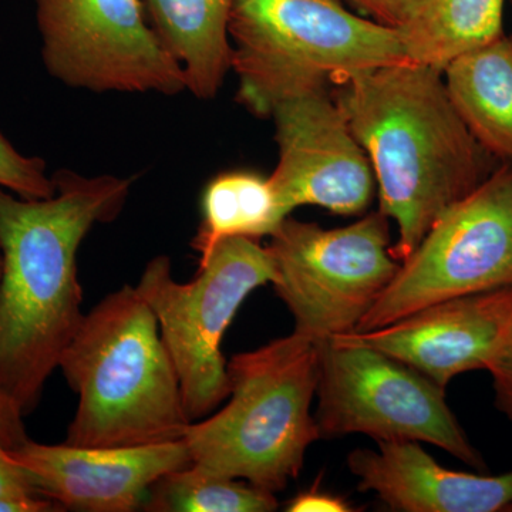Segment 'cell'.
Masks as SVG:
<instances>
[{"mask_svg": "<svg viewBox=\"0 0 512 512\" xmlns=\"http://www.w3.org/2000/svg\"><path fill=\"white\" fill-rule=\"evenodd\" d=\"M55 194L26 200L0 187V392L23 416L84 318L77 252L96 224L119 217L131 178L52 175Z\"/></svg>", "mask_w": 512, "mask_h": 512, "instance_id": "1", "label": "cell"}, {"mask_svg": "<svg viewBox=\"0 0 512 512\" xmlns=\"http://www.w3.org/2000/svg\"><path fill=\"white\" fill-rule=\"evenodd\" d=\"M372 165L380 211L396 222L392 255L406 261L431 225L491 171L448 96L443 72L387 64L355 74L335 94Z\"/></svg>", "mask_w": 512, "mask_h": 512, "instance_id": "2", "label": "cell"}, {"mask_svg": "<svg viewBox=\"0 0 512 512\" xmlns=\"http://www.w3.org/2000/svg\"><path fill=\"white\" fill-rule=\"evenodd\" d=\"M79 396L64 443L134 447L183 439L192 421L154 312L136 286L109 293L60 357Z\"/></svg>", "mask_w": 512, "mask_h": 512, "instance_id": "3", "label": "cell"}, {"mask_svg": "<svg viewBox=\"0 0 512 512\" xmlns=\"http://www.w3.org/2000/svg\"><path fill=\"white\" fill-rule=\"evenodd\" d=\"M318 343L293 332L228 362L229 402L184 433L194 466L276 494L296 480L319 440L311 414Z\"/></svg>", "mask_w": 512, "mask_h": 512, "instance_id": "4", "label": "cell"}, {"mask_svg": "<svg viewBox=\"0 0 512 512\" xmlns=\"http://www.w3.org/2000/svg\"><path fill=\"white\" fill-rule=\"evenodd\" d=\"M228 37L238 101L262 119L292 97L406 62L396 29L342 0H234Z\"/></svg>", "mask_w": 512, "mask_h": 512, "instance_id": "5", "label": "cell"}, {"mask_svg": "<svg viewBox=\"0 0 512 512\" xmlns=\"http://www.w3.org/2000/svg\"><path fill=\"white\" fill-rule=\"evenodd\" d=\"M272 279L268 248L249 238L218 242L187 284L175 281L170 256L158 255L144 268L136 289L156 316L191 421L210 416L229 397L222 338L245 299Z\"/></svg>", "mask_w": 512, "mask_h": 512, "instance_id": "6", "label": "cell"}, {"mask_svg": "<svg viewBox=\"0 0 512 512\" xmlns=\"http://www.w3.org/2000/svg\"><path fill=\"white\" fill-rule=\"evenodd\" d=\"M320 439L362 433L443 448L476 470L484 458L451 412L446 389L394 357L340 336L318 343Z\"/></svg>", "mask_w": 512, "mask_h": 512, "instance_id": "7", "label": "cell"}, {"mask_svg": "<svg viewBox=\"0 0 512 512\" xmlns=\"http://www.w3.org/2000/svg\"><path fill=\"white\" fill-rule=\"evenodd\" d=\"M389 221L379 210L335 229L291 217L282 222L266 248L293 332L316 343L355 332L400 268Z\"/></svg>", "mask_w": 512, "mask_h": 512, "instance_id": "8", "label": "cell"}, {"mask_svg": "<svg viewBox=\"0 0 512 512\" xmlns=\"http://www.w3.org/2000/svg\"><path fill=\"white\" fill-rule=\"evenodd\" d=\"M512 286V164L454 202L400 264L355 332L383 328L433 303Z\"/></svg>", "mask_w": 512, "mask_h": 512, "instance_id": "9", "label": "cell"}, {"mask_svg": "<svg viewBox=\"0 0 512 512\" xmlns=\"http://www.w3.org/2000/svg\"><path fill=\"white\" fill-rule=\"evenodd\" d=\"M55 79L94 93L187 92L183 66L148 26L140 0H35Z\"/></svg>", "mask_w": 512, "mask_h": 512, "instance_id": "10", "label": "cell"}, {"mask_svg": "<svg viewBox=\"0 0 512 512\" xmlns=\"http://www.w3.org/2000/svg\"><path fill=\"white\" fill-rule=\"evenodd\" d=\"M271 117L279 160L269 181L286 214L302 205L346 217L369 208L372 165L328 89L282 101Z\"/></svg>", "mask_w": 512, "mask_h": 512, "instance_id": "11", "label": "cell"}, {"mask_svg": "<svg viewBox=\"0 0 512 512\" xmlns=\"http://www.w3.org/2000/svg\"><path fill=\"white\" fill-rule=\"evenodd\" d=\"M512 332V286L446 299L383 328L340 338L406 363L441 387L474 370L487 372Z\"/></svg>", "mask_w": 512, "mask_h": 512, "instance_id": "12", "label": "cell"}, {"mask_svg": "<svg viewBox=\"0 0 512 512\" xmlns=\"http://www.w3.org/2000/svg\"><path fill=\"white\" fill-rule=\"evenodd\" d=\"M8 453L64 511L143 510L156 481L192 464L184 439L134 447H77L29 439Z\"/></svg>", "mask_w": 512, "mask_h": 512, "instance_id": "13", "label": "cell"}, {"mask_svg": "<svg viewBox=\"0 0 512 512\" xmlns=\"http://www.w3.org/2000/svg\"><path fill=\"white\" fill-rule=\"evenodd\" d=\"M377 444L379 451H352L348 466L359 491H372L394 511L505 512L512 504V471L460 473L441 467L417 441Z\"/></svg>", "mask_w": 512, "mask_h": 512, "instance_id": "14", "label": "cell"}, {"mask_svg": "<svg viewBox=\"0 0 512 512\" xmlns=\"http://www.w3.org/2000/svg\"><path fill=\"white\" fill-rule=\"evenodd\" d=\"M443 77L471 136L488 156L512 164V35L457 57Z\"/></svg>", "mask_w": 512, "mask_h": 512, "instance_id": "15", "label": "cell"}, {"mask_svg": "<svg viewBox=\"0 0 512 512\" xmlns=\"http://www.w3.org/2000/svg\"><path fill=\"white\" fill-rule=\"evenodd\" d=\"M153 28L183 66L188 92L214 99L231 70L228 18L234 0H146Z\"/></svg>", "mask_w": 512, "mask_h": 512, "instance_id": "16", "label": "cell"}, {"mask_svg": "<svg viewBox=\"0 0 512 512\" xmlns=\"http://www.w3.org/2000/svg\"><path fill=\"white\" fill-rule=\"evenodd\" d=\"M505 0H407L396 32L406 60L443 72L503 35Z\"/></svg>", "mask_w": 512, "mask_h": 512, "instance_id": "17", "label": "cell"}, {"mask_svg": "<svg viewBox=\"0 0 512 512\" xmlns=\"http://www.w3.org/2000/svg\"><path fill=\"white\" fill-rule=\"evenodd\" d=\"M201 208V225L191 242L200 259L224 239L271 238L289 217L279 205L269 177L251 171L217 175L205 187Z\"/></svg>", "mask_w": 512, "mask_h": 512, "instance_id": "18", "label": "cell"}, {"mask_svg": "<svg viewBox=\"0 0 512 512\" xmlns=\"http://www.w3.org/2000/svg\"><path fill=\"white\" fill-rule=\"evenodd\" d=\"M276 495L247 481L215 476L191 464L153 484L144 511L150 512H272Z\"/></svg>", "mask_w": 512, "mask_h": 512, "instance_id": "19", "label": "cell"}, {"mask_svg": "<svg viewBox=\"0 0 512 512\" xmlns=\"http://www.w3.org/2000/svg\"><path fill=\"white\" fill-rule=\"evenodd\" d=\"M0 187L26 200L52 197L56 188L42 158L23 156L0 133Z\"/></svg>", "mask_w": 512, "mask_h": 512, "instance_id": "20", "label": "cell"}, {"mask_svg": "<svg viewBox=\"0 0 512 512\" xmlns=\"http://www.w3.org/2000/svg\"><path fill=\"white\" fill-rule=\"evenodd\" d=\"M0 498H47L35 476L9 456L0 444Z\"/></svg>", "mask_w": 512, "mask_h": 512, "instance_id": "21", "label": "cell"}, {"mask_svg": "<svg viewBox=\"0 0 512 512\" xmlns=\"http://www.w3.org/2000/svg\"><path fill=\"white\" fill-rule=\"evenodd\" d=\"M493 379L495 407L512 424V332L497 359L488 367Z\"/></svg>", "mask_w": 512, "mask_h": 512, "instance_id": "22", "label": "cell"}, {"mask_svg": "<svg viewBox=\"0 0 512 512\" xmlns=\"http://www.w3.org/2000/svg\"><path fill=\"white\" fill-rule=\"evenodd\" d=\"M23 419L19 407L0 392V444L6 450H15L30 439Z\"/></svg>", "mask_w": 512, "mask_h": 512, "instance_id": "23", "label": "cell"}, {"mask_svg": "<svg viewBox=\"0 0 512 512\" xmlns=\"http://www.w3.org/2000/svg\"><path fill=\"white\" fill-rule=\"evenodd\" d=\"M288 512H350V507L346 500L339 495H333L320 491L318 487L296 495L286 508Z\"/></svg>", "mask_w": 512, "mask_h": 512, "instance_id": "24", "label": "cell"}, {"mask_svg": "<svg viewBox=\"0 0 512 512\" xmlns=\"http://www.w3.org/2000/svg\"><path fill=\"white\" fill-rule=\"evenodd\" d=\"M357 12L382 25L396 28L407 0H348Z\"/></svg>", "mask_w": 512, "mask_h": 512, "instance_id": "25", "label": "cell"}, {"mask_svg": "<svg viewBox=\"0 0 512 512\" xmlns=\"http://www.w3.org/2000/svg\"><path fill=\"white\" fill-rule=\"evenodd\" d=\"M64 511L50 498H0V512H56Z\"/></svg>", "mask_w": 512, "mask_h": 512, "instance_id": "26", "label": "cell"}, {"mask_svg": "<svg viewBox=\"0 0 512 512\" xmlns=\"http://www.w3.org/2000/svg\"><path fill=\"white\" fill-rule=\"evenodd\" d=\"M3 271V258H2V252H0V276H2Z\"/></svg>", "mask_w": 512, "mask_h": 512, "instance_id": "27", "label": "cell"}, {"mask_svg": "<svg viewBox=\"0 0 512 512\" xmlns=\"http://www.w3.org/2000/svg\"><path fill=\"white\" fill-rule=\"evenodd\" d=\"M505 512H512V504L507 508V510H505Z\"/></svg>", "mask_w": 512, "mask_h": 512, "instance_id": "28", "label": "cell"}]
</instances>
